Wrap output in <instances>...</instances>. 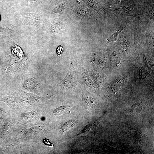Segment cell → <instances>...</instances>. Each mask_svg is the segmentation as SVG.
I'll return each instance as SVG.
<instances>
[{"label":"cell","instance_id":"obj_12","mask_svg":"<svg viewBox=\"0 0 154 154\" xmlns=\"http://www.w3.org/2000/svg\"><path fill=\"white\" fill-rule=\"evenodd\" d=\"M63 50V48L61 46H59L56 49V52L57 54H60Z\"/></svg>","mask_w":154,"mask_h":154},{"label":"cell","instance_id":"obj_10","mask_svg":"<svg viewBox=\"0 0 154 154\" xmlns=\"http://www.w3.org/2000/svg\"><path fill=\"white\" fill-rule=\"evenodd\" d=\"M66 107L64 106H62L55 109L53 112V114L56 115H58L61 114L66 110Z\"/></svg>","mask_w":154,"mask_h":154},{"label":"cell","instance_id":"obj_3","mask_svg":"<svg viewBox=\"0 0 154 154\" xmlns=\"http://www.w3.org/2000/svg\"><path fill=\"white\" fill-rule=\"evenodd\" d=\"M111 62L113 65L116 67H119L121 62V55L118 51H114L110 56Z\"/></svg>","mask_w":154,"mask_h":154},{"label":"cell","instance_id":"obj_8","mask_svg":"<svg viewBox=\"0 0 154 154\" xmlns=\"http://www.w3.org/2000/svg\"><path fill=\"white\" fill-rule=\"evenodd\" d=\"M75 121L70 120L65 123L61 127V129L63 131H65L74 127L75 124Z\"/></svg>","mask_w":154,"mask_h":154},{"label":"cell","instance_id":"obj_5","mask_svg":"<svg viewBox=\"0 0 154 154\" xmlns=\"http://www.w3.org/2000/svg\"><path fill=\"white\" fill-rule=\"evenodd\" d=\"M142 107L139 103H135L133 104L130 108V111L133 114H139L142 111Z\"/></svg>","mask_w":154,"mask_h":154},{"label":"cell","instance_id":"obj_13","mask_svg":"<svg viewBox=\"0 0 154 154\" xmlns=\"http://www.w3.org/2000/svg\"><path fill=\"white\" fill-rule=\"evenodd\" d=\"M1 20V15L0 14V21Z\"/></svg>","mask_w":154,"mask_h":154},{"label":"cell","instance_id":"obj_2","mask_svg":"<svg viewBox=\"0 0 154 154\" xmlns=\"http://www.w3.org/2000/svg\"><path fill=\"white\" fill-rule=\"evenodd\" d=\"M136 72L139 79L149 83H150L149 74L145 68L141 66H138L137 68Z\"/></svg>","mask_w":154,"mask_h":154},{"label":"cell","instance_id":"obj_6","mask_svg":"<svg viewBox=\"0 0 154 154\" xmlns=\"http://www.w3.org/2000/svg\"><path fill=\"white\" fill-rule=\"evenodd\" d=\"M121 31L119 29H118L110 36L107 39L106 45H108L110 42H115L117 40L119 33Z\"/></svg>","mask_w":154,"mask_h":154},{"label":"cell","instance_id":"obj_4","mask_svg":"<svg viewBox=\"0 0 154 154\" xmlns=\"http://www.w3.org/2000/svg\"><path fill=\"white\" fill-rule=\"evenodd\" d=\"M142 59L144 64L147 68H152L153 67V60L148 54H143L142 56Z\"/></svg>","mask_w":154,"mask_h":154},{"label":"cell","instance_id":"obj_1","mask_svg":"<svg viewBox=\"0 0 154 154\" xmlns=\"http://www.w3.org/2000/svg\"><path fill=\"white\" fill-rule=\"evenodd\" d=\"M127 76H121L112 82L109 85L108 89L111 94H115L120 90L127 80Z\"/></svg>","mask_w":154,"mask_h":154},{"label":"cell","instance_id":"obj_11","mask_svg":"<svg viewBox=\"0 0 154 154\" xmlns=\"http://www.w3.org/2000/svg\"><path fill=\"white\" fill-rule=\"evenodd\" d=\"M93 76L97 84L98 85L101 84L102 80L100 75L98 73H94Z\"/></svg>","mask_w":154,"mask_h":154},{"label":"cell","instance_id":"obj_9","mask_svg":"<svg viewBox=\"0 0 154 154\" xmlns=\"http://www.w3.org/2000/svg\"><path fill=\"white\" fill-rule=\"evenodd\" d=\"M146 37V44L149 46H154L153 37L151 35L145 33Z\"/></svg>","mask_w":154,"mask_h":154},{"label":"cell","instance_id":"obj_14","mask_svg":"<svg viewBox=\"0 0 154 154\" xmlns=\"http://www.w3.org/2000/svg\"></svg>","mask_w":154,"mask_h":154},{"label":"cell","instance_id":"obj_7","mask_svg":"<svg viewBox=\"0 0 154 154\" xmlns=\"http://www.w3.org/2000/svg\"><path fill=\"white\" fill-rule=\"evenodd\" d=\"M93 61L95 64L101 67L104 66L106 62V58L101 57L95 58Z\"/></svg>","mask_w":154,"mask_h":154}]
</instances>
